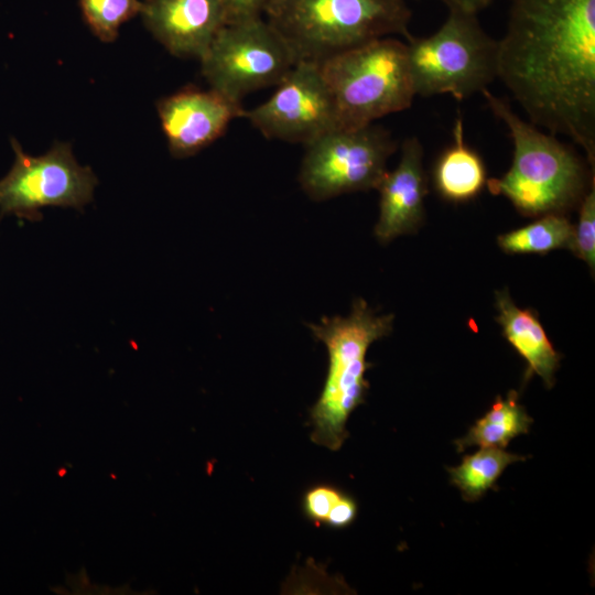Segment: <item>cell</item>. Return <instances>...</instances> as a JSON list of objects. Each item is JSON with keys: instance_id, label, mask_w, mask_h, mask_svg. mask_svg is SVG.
Here are the masks:
<instances>
[{"instance_id": "1", "label": "cell", "mask_w": 595, "mask_h": 595, "mask_svg": "<svg viewBox=\"0 0 595 595\" xmlns=\"http://www.w3.org/2000/svg\"><path fill=\"white\" fill-rule=\"evenodd\" d=\"M497 78L529 121L595 163V0H511Z\"/></svg>"}, {"instance_id": "2", "label": "cell", "mask_w": 595, "mask_h": 595, "mask_svg": "<svg viewBox=\"0 0 595 595\" xmlns=\"http://www.w3.org/2000/svg\"><path fill=\"white\" fill-rule=\"evenodd\" d=\"M482 94L491 112L506 125L513 144L510 169L501 177L488 178V191L508 198L528 217L565 214L578 207L588 191L582 159L554 134L521 119L506 98L488 88Z\"/></svg>"}, {"instance_id": "3", "label": "cell", "mask_w": 595, "mask_h": 595, "mask_svg": "<svg viewBox=\"0 0 595 595\" xmlns=\"http://www.w3.org/2000/svg\"><path fill=\"white\" fill-rule=\"evenodd\" d=\"M393 320L392 314H378L365 300L356 299L349 315L324 316L307 325L328 354L323 389L310 409L314 444L336 452L349 437L347 421L369 390L367 351L374 342L391 333Z\"/></svg>"}, {"instance_id": "4", "label": "cell", "mask_w": 595, "mask_h": 595, "mask_svg": "<svg viewBox=\"0 0 595 595\" xmlns=\"http://www.w3.org/2000/svg\"><path fill=\"white\" fill-rule=\"evenodd\" d=\"M264 14L298 61L320 63L371 40L411 36L405 0H273Z\"/></svg>"}, {"instance_id": "5", "label": "cell", "mask_w": 595, "mask_h": 595, "mask_svg": "<svg viewBox=\"0 0 595 595\" xmlns=\"http://www.w3.org/2000/svg\"><path fill=\"white\" fill-rule=\"evenodd\" d=\"M338 128H358L411 107L415 95L405 42L386 36L318 63Z\"/></svg>"}, {"instance_id": "6", "label": "cell", "mask_w": 595, "mask_h": 595, "mask_svg": "<svg viewBox=\"0 0 595 595\" xmlns=\"http://www.w3.org/2000/svg\"><path fill=\"white\" fill-rule=\"evenodd\" d=\"M416 96L451 95L457 100L482 93L497 78V40L477 14L448 9L444 23L429 36L407 39Z\"/></svg>"}, {"instance_id": "7", "label": "cell", "mask_w": 595, "mask_h": 595, "mask_svg": "<svg viewBox=\"0 0 595 595\" xmlns=\"http://www.w3.org/2000/svg\"><path fill=\"white\" fill-rule=\"evenodd\" d=\"M210 88L240 101L277 86L298 58L282 35L261 17L225 24L199 58Z\"/></svg>"}, {"instance_id": "8", "label": "cell", "mask_w": 595, "mask_h": 595, "mask_svg": "<svg viewBox=\"0 0 595 595\" xmlns=\"http://www.w3.org/2000/svg\"><path fill=\"white\" fill-rule=\"evenodd\" d=\"M397 147L382 126L334 128L305 144L299 182L314 201L376 190Z\"/></svg>"}, {"instance_id": "9", "label": "cell", "mask_w": 595, "mask_h": 595, "mask_svg": "<svg viewBox=\"0 0 595 595\" xmlns=\"http://www.w3.org/2000/svg\"><path fill=\"white\" fill-rule=\"evenodd\" d=\"M15 154L8 174L0 180V213L40 220L47 206L82 209L90 203L98 180L89 166L80 165L68 143L56 142L43 155L25 153L15 139Z\"/></svg>"}, {"instance_id": "10", "label": "cell", "mask_w": 595, "mask_h": 595, "mask_svg": "<svg viewBox=\"0 0 595 595\" xmlns=\"http://www.w3.org/2000/svg\"><path fill=\"white\" fill-rule=\"evenodd\" d=\"M242 118L267 139L304 145L338 128L334 102L320 64L298 61L272 96L245 109Z\"/></svg>"}, {"instance_id": "11", "label": "cell", "mask_w": 595, "mask_h": 595, "mask_svg": "<svg viewBox=\"0 0 595 595\" xmlns=\"http://www.w3.org/2000/svg\"><path fill=\"white\" fill-rule=\"evenodd\" d=\"M156 109L170 152L175 158L194 155L210 145L245 112L240 101L213 88L194 87L160 99Z\"/></svg>"}, {"instance_id": "12", "label": "cell", "mask_w": 595, "mask_h": 595, "mask_svg": "<svg viewBox=\"0 0 595 595\" xmlns=\"http://www.w3.org/2000/svg\"><path fill=\"white\" fill-rule=\"evenodd\" d=\"M147 29L173 55L201 58L226 24L220 0H144Z\"/></svg>"}, {"instance_id": "13", "label": "cell", "mask_w": 595, "mask_h": 595, "mask_svg": "<svg viewBox=\"0 0 595 595\" xmlns=\"http://www.w3.org/2000/svg\"><path fill=\"white\" fill-rule=\"evenodd\" d=\"M423 156L424 149L419 138H407L401 144L398 165L386 172L376 188L380 199L375 236L381 244L413 232L423 221L428 194Z\"/></svg>"}, {"instance_id": "14", "label": "cell", "mask_w": 595, "mask_h": 595, "mask_svg": "<svg viewBox=\"0 0 595 595\" xmlns=\"http://www.w3.org/2000/svg\"><path fill=\"white\" fill-rule=\"evenodd\" d=\"M495 320L504 336L527 363L524 382L537 375L545 387L552 388L562 355L553 347L539 316L530 309L518 307L507 289L495 292Z\"/></svg>"}, {"instance_id": "15", "label": "cell", "mask_w": 595, "mask_h": 595, "mask_svg": "<svg viewBox=\"0 0 595 595\" xmlns=\"http://www.w3.org/2000/svg\"><path fill=\"white\" fill-rule=\"evenodd\" d=\"M487 180L482 156L465 142L463 119L458 116L453 126V143L435 162L434 186L444 199L464 203L478 196Z\"/></svg>"}, {"instance_id": "16", "label": "cell", "mask_w": 595, "mask_h": 595, "mask_svg": "<svg viewBox=\"0 0 595 595\" xmlns=\"http://www.w3.org/2000/svg\"><path fill=\"white\" fill-rule=\"evenodd\" d=\"M518 398L515 390L506 398L497 397L489 411L469 428L465 436L454 442L457 452L472 446L505 448L512 439L527 434L533 420Z\"/></svg>"}, {"instance_id": "17", "label": "cell", "mask_w": 595, "mask_h": 595, "mask_svg": "<svg viewBox=\"0 0 595 595\" xmlns=\"http://www.w3.org/2000/svg\"><path fill=\"white\" fill-rule=\"evenodd\" d=\"M524 458L501 447H480L476 453L465 455L458 466L447 469L450 480L464 500L475 501L488 489L496 488V482L507 466Z\"/></svg>"}, {"instance_id": "18", "label": "cell", "mask_w": 595, "mask_h": 595, "mask_svg": "<svg viewBox=\"0 0 595 595\" xmlns=\"http://www.w3.org/2000/svg\"><path fill=\"white\" fill-rule=\"evenodd\" d=\"M574 225L564 214L540 216L533 223L500 235L499 247L506 253H539L567 248L572 249Z\"/></svg>"}, {"instance_id": "19", "label": "cell", "mask_w": 595, "mask_h": 595, "mask_svg": "<svg viewBox=\"0 0 595 595\" xmlns=\"http://www.w3.org/2000/svg\"><path fill=\"white\" fill-rule=\"evenodd\" d=\"M83 18L102 42H112L120 26L140 13V0H79Z\"/></svg>"}, {"instance_id": "20", "label": "cell", "mask_w": 595, "mask_h": 595, "mask_svg": "<svg viewBox=\"0 0 595 595\" xmlns=\"http://www.w3.org/2000/svg\"><path fill=\"white\" fill-rule=\"evenodd\" d=\"M592 270L595 266V186L592 185L578 205L572 249Z\"/></svg>"}, {"instance_id": "21", "label": "cell", "mask_w": 595, "mask_h": 595, "mask_svg": "<svg viewBox=\"0 0 595 595\" xmlns=\"http://www.w3.org/2000/svg\"><path fill=\"white\" fill-rule=\"evenodd\" d=\"M345 493L332 484H316L306 489L302 497V512L316 527L324 526L326 518Z\"/></svg>"}, {"instance_id": "22", "label": "cell", "mask_w": 595, "mask_h": 595, "mask_svg": "<svg viewBox=\"0 0 595 595\" xmlns=\"http://www.w3.org/2000/svg\"><path fill=\"white\" fill-rule=\"evenodd\" d=\"M225 10L226 24L261 17L273 0H220Z\"/></svg>"}, {"instance_id": "23", "label": "cell", "mask_w": 595, "mask_h": 595, "mask_svg": "<svg viewBox=\"0 0 595 595\" xmlns=\"http://www.w3.org/2000/svg\"><path fill=\"white\" fill-rule=\"evenodd\" d=\"M358 505L348 494H344L328 513L324 527L331 529H345L356 519Z\"/></svg>"}, {"instance_id": "24", "label": "cell", "mask_w": 595, "mask_h": 595, "mask_svg": "<svg viewBox=\"0 0 595 595\" xmlns=\"http://www.w3.org/2000/svg\"><path fill=\"white\" fill-rule=\"evenodd\" d=\"M448 9L478 14L487 8L493 0H443Z\"/></svg>"}]
</instances>
